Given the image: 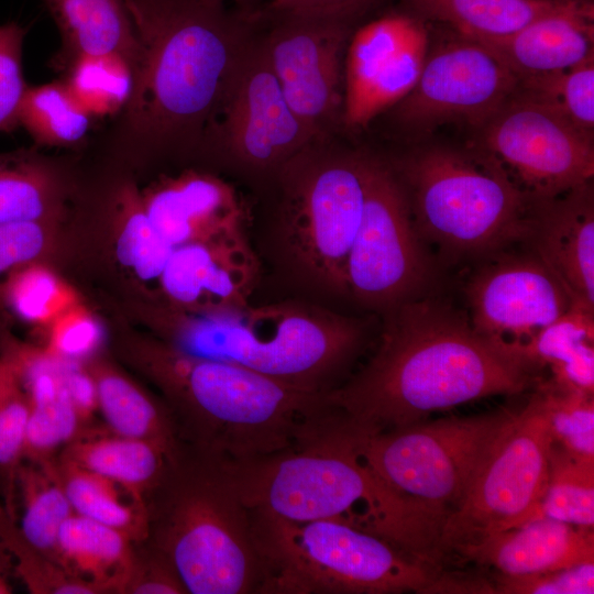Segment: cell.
<instances>
[{
    "mask_svg": "<svg viewBox=\"0 0 594 594\" xmlns=\"http://www.w3.org/2000/svg\"><path fill=\"white\" fill-rule=\"evenodd\" d=\"M384 314L375 353L326 393L341 421L356 432L406 427L439 410L520 394L540 383V365L482 336L444 301L417 297Z\"/></svg>",
    "mask_w": 594,
    "mask_h": 594,
    "instance_id": "1",
    "label": "cell"
},
{
    "mask_svg": "<svg viewBox=\"0 0 594 594\" xmlns=\"http://www.w3.org/2000/svg\"><path fill=\"white\" fill-rule=\"evenodd\" d=\"M139 41L125 128L166 143L197 136L243 58V31L208 0H125Z\"/></svg>",
    "mask_w": 594,
    "mask_h": 594,
    "instance_id": "2",
    "label": "cell"
},
{
    "mask_svg": "<svg viewBox=\"0 0 594 594\" xmlns=\"http://www.w3.org/2000/svg\"><path fill=\"white\" fill-rule=\"evenodd\" d=\"M157 374L177 411L180 441L228 462L273 455L308 443L339 416L327 392L301 389L243 366L185 354H157Z\"/></svg>",
    "mask_w": 594,
    "mask_h": 594,
    "instance_id": "3",
    "label": "cell"
},
{
    "mask_svg": "<svg viewBox=\"0 0 594 594\" xmlns=\"http://www.w3.org/2000/svg\"><path fill=\"white\" fill-rule=\"evenodd\" d=\"M145 502L146 540L187 593H260L264 568L252 514L224 461L182 443Z\"/></svg>",
    "mask_w": 594,
    "mask_h": 594,
    "instance_id": "4",
    "label": "cell"
},
{
    "mask_svg": "<svg viewBox=\"0 0 594 594\" xmlns=\"http://www.w3.org/2000/svg\"><path fill=\"white\" fill-rule=\"evenodd\" d=\"M224 463L251 513L293 522L341 521L430 562L404 507L363 462L340 420L297 448Z\"/></svg>",
    "mask_w": 594,
    "mask_h": 594,
    "instance_id": "5",
    "label": "cell"
},
{
    "mask_svg": "<svg viewBox=\"0 0 594 594\" xmlns=\"http://www.w3.org/2000/svg\"><path fill=\"white\" fill-rule=\"evenodd\" d=\"M174 348L228 362L311 392H328L359 352L362 320L322 307L283 301L193 312L175 321Z\"/></svg>",
    "mask_w": 594,
    "mask_h": 594,
    "instance_id": "6",
    "label": "cell"
},
{
    "mask_svg": "<svg viewBox=\"0 0 594 594\" xmlns=\"http://www.w3.org/2000/svg\"><path fill=\"white\" fill-rule=\"evenodd\" d=\"M516 411L424 420L365 435L348 429L363 462L402 504L430 557L441 564L439 538L493 446Z\"/></svg>",
    "mask_w": 594,
    "mask_h": 594,
    "instance_id": "7",
    "label": "cell"
},
{
    "mask_svg": "<svg viewBox=\"0 0 594 594\" xmlns=\"http://www.w3.org/2000/svg\"><path fill=\"white\" fill-rule=\"evenodd\" d=\"M260 593H425L441 573L391 541L334 520L293 522L255 513Z\"/></svg>",
    "mask_w": 594,
    "mask_h": 594,
    "instance_id": "8",
    "label": "cell"
},
{
    "mask_svg": "<svg viewBox=\"0 0 594 594\" xmlns=\"http://www.w3.org/2000/svg\"><path fill=\"white\" fill-rule=\"evenodd\" d=\"M392 168L421 240L458 256L491 253L526 240L530 201L482 151L431 146Z\"/></svg>",
    "mask_w": 594,
    "mask_h": 594,
    "instance_id": "9",
    "label": "cell"
},
{
    "mask_svg": "<svg viewBox=\"0 0 594 594\" xmlns=\"http://www.w3.org/2000/svg\"><path fill=\"white\" fill-rule=\"evenodd\" d=\"M370 156L314 153L284 163L280 240L295 274L344 294L345 266L365 201Z\"/></svg>",
    "mask_w": 594,
    "mask_h": 594,
    "instance_id": "10",
    "label": "cell"
},
{
    "mask_svg": "<svg viewBox=\"0 0 594 594\" xmlns=\"http://www.w3.org/2000/svg\"><path fill=\"white\" fill-rule=\"evenodd\" d=\"M553 443L543 382L516 411L483 461L439 538L441 562L488 537L541 517Z\"/></svg>",
    "mask_w": 594,
    "mask_h": 594,
    "instance_id": "11",
    "label": "cell"
},
{
    "mask_svg": "<svg viewBox=\"0 0 594 594\" xmlns=\"http://www.w3.org/2000/svg\"><path fill=\"white\" fill-rule=\"evenodd\" d=\"M430 274L397 176L391 166L370 156L363 213L345 266L346 295L385 312L419 297Z\"/></svg>",
    "mask_w": 594,
    "mask_h": 594,
    "instance_id": "12",
    "label": "cell"
},
{
    "mask_svg": "<svg viewBox=\"0 0 594 594\" xmlns=\"http://www.w3.org/2000/svg\"><path fill=\"white\" fill-rule=\"evenodd\" d=\"M479 129L481 151L529 201L556 197L593 179V139L538 102L515 94Z\"/></svg>",
    "mask_w": 594,
    "mask_h": 594,
    "instance_id": "13",
    "label": "cell"
},
{
    "mask_svg": "<svg viewBox=\"0 0 594 594\" xmlns=\"http://www.w3.org/2000/svg\"><path fill=\"white\" fill-rule=\"evenodd\" d=\"M518 89V79L480 42L458 37L428 52L420 76L396 106V119L413 130L449 122L481 128Z\"/></svg>",
    "mask_w": 594,
    "mask_h": 594,
    "instance_id": "14",
    "label": "cell"
},
{
    "mask_svg": "<svg viewBox=\"0 0 594 594\" xmlns=\"http://www.w3.org/2000/svg\"><path fill=\"white\" fill-rule=\"evenodd\" d=\"M349 24L285 16L261 46L295 114L317 138L342 119Z\"/></svg>",
    "mask_w": 594,
    "mask_h": 594,
    "instance_id": "15",
    "label": "cell"
},
{
    "mask_svg": "<svg viewBox=\"0 0 594 594\" xmlns=\"http://www.w3.org/2000/svg\"><path fill=\"white\" fill-rule=\"evenodd\" d=\"M466 298L469 320L479 333L520 351L571 306L535 253L499 256L481 266L468 284Z\"/></svg>",
    "mask_w": 594,
    "mask_h": 594,
    "instance_id": "16",
    "label": "cell"
},
{
    "mask_svg": "<svg viewBox=\"0 0 594 594\" xmlns=\"http://www.w3.org/2000/svg\"><path fill=\"white\" fill-rule=\"evenodd\" d=\"M428 54V32L407 14H389L360 28L344 59L342 120L362 128L397 105L416 85Z\"/></svg>",
    "mask_w": 594,
    "mask_h": 594,
    "instance_id": "17",
    "label": "cell"
},
{
    "mask_svg": "<svg viewBox=\"0 0 594 594\" xmlns=\"http://www.w3.org/2000/svg\"><path fill=\"white\" fill-rule=\"evenodd\" d=\"M219 110L227 147L253 168L284 164L316 140L290 108L262 48L245 52Z\"/></svg>",
    "mask_w": 594,
    "mask_h": 594,
    "instance_id": "18",
    "label": "cell"
},
{
    "mask_svg": "<svg viewBox=\"0 0 594 594\" xmlns=\"http://www.w3.org/2000/svg\"><path fill=\"white\" fill-rule=\"evenodd\" d=\"M260 274L243 230L175 246L160 277L168 299L194 312L249 305Z\"/></svg>",
    "mask_w": 594,
    "mask_h": 594,
    "instance_id": "19",
    "label": "cell"
},
{
    "mask_svg": "<svg viewBox=\"0 0 594 594\" xmlns=\"http://www.w3.org/2000/svg\"><path fill=\"white\" fill-rule=\"evenodd\" d=\"M528 240L568 294L571 306L594 312V190L592 180L556 197L530 201Z\"/></svg>",
    "mask_w": 594,
    "mask_h": 594,
    "instance_id": "20",
    "label": "cell"
},
{
    "mask_svg": "<svg viewBox=\"0 0 594 594\" xmlns=\"http://www.w3.org/2000/svg\"><path fill=\"white\" fill-rule=\"evenodd\" d=\"M593 16V4L576 0L510 34L471 38L520 81L562 72L594 57Z\"/></svg>",
    "mask_w": 594,
    "mask_h": 594,
    "instance_id": "21",
    "label": "cell"
},
{
    "mask_svg": "<svg viewBox=\"0 0 594 594\" xmlns=\"http://www.w3.org/2000/svg\"><path fill=\"white\" fill-rule=\"evenodd\" d=\"M154 229L173 246L243 230L244 207L235 189L206 174L163 182L143 201Z\"/></svg>",
    "mask_w": 594,
    "mask_h": 594,
    "instance_id": "22",
    "label": "cell"
},
{
    "mask_svg": "<svg viewBox=\"0 0 594 594\" xmlns=\"http://www.w3.org/2000/svg\"><path fill=\"white\" fill-rule=\"evenodd\" d=\"M518 576L594 562L593 529L541 516L495 534L461 557Z\"/></svg>",
    "mask_w": 594,
    "mask_h": 594,
    "instance_id": "23",
    "label": "cell"
},
{
    "mask_svg": "<svg viewBox=\"0 0 594 594\" xmlns=\"http://www.w3.org/2000/svg\"><path fill=\"white\" fill-rule=\"evenodd\" d=\"M56 26L62 46L54 58L57 70L87 56L117 55L132 67L139 41L125 0H43Z\"/></svg>",
    "mask_w": 594,
    "mask_h": 594,
    "instance_id": "24",
    "label": "cell"
},
{
    "mask_svg": "<svg viewBox=\"0 0 594 594\" xmlns=\"http://www.w3.org/2000/svg\"><path fill=\"white\" fill-rule=\"evenodd\" d=\"M8 355L30 400L23 460L48 462L51 453L77 437L81 424L63 380L67 360L22 353Z\"/></svg>",
    "mask_w": 594,
    "mask_h": 594,
    "instance_id": "25",
    "label": "cell"
},
{
    "mask_svg": "<svg viewBox=\"0 0 594 594\" xmlns=\"http://www.w3.org/2000/svg\"><path fill=\"white\" fill-rule=\"evenodd\" d=\"M130 542L121 531L73 513L59 529L55 563L96 593L124 592L134 563Z\"/></svg>",
    "mask_w": 594,
    "mask_h": 594,
    "instance_id": "26",
    "label": "cell"
},
{
    "mask_svg": "<svg viewBox=\"0 0 594 594\" xmlns=\"http://www.w3.org/2000/svg\"><path fill=\"white\" fill-rule=\"evenodd\" d=\"M178 450L114 433L112 437H76L66 446L62 458L145 497L162 479Z\"/></svg>",
    "mask_w": 594,
    "mask_h": 594,
    "instance_id": "27",
    "label": "cell"
},
{
    "mask_svg": "<svg viewBox=\"0 0 594 594\" xmlns=\"http://www.w3.org/2000/svg\"><path fill=\"white\" fill-rule=\"evenodd\" d=\"M55 470L74 513L121 531L131 541L146 540L144 496L64 458Z\"/></svg>",
    "mask_w": 594,
    "mask_h": 594,
    "instance_id": "28",
    "label": "cell"
},
{
    "mask_svg": "<svg viewBox=\"0 0 594 594\" xmlns=\"http://www.w3.org/2000/svg\"><path fill=\"white\" fill-rule=\"evenodd\" d=\"M593 340L594 312L570 306L522 350L541 367L550 366L557 386L593 395Z\"/></svg>",
    "mask_w": 594,
    "mask_h": 594,
    "instance_id": "29",
    "label": "cell"
},
{
    "mask_svg": "<svg viewBox=\"0 0 594 594\" xmlns=\"http://www.w3.org/2000/svg\"><path fill=\"white\" fill-rule=\"evenodd\" d=\"M576 0H409L425 18L447 23L462 35L503 36L564 10Z\"/></svg>",
    "mask_w": 594,
    "mask_h": 594,
    "instance_id": "30",
    "label": "cell"
},
{
    "mask_svg": "<svg viewBox=\"0 0 594 594\" xmlns=\"http://www.w3.org/2000/svg\"><path fill=\"white\" fill-rule=\"evenodd\" d=\"M20 497L21 517L16 531L24 543L55 563L62 525L74 513L50 462H21L15 476L14 501Z\"/></svg>",
    "mask_w": 594,
    "mask_h": 594,
    "instance_id": "31",
    "label": "cell"
},
{
    "mask_svg": "<svg viewBox=\"0 0 594 594\" xmlns=\"http://www.w3.org/2000/svg\"><path fill=\"white\" fill-rule=\"evenodd\" d=\"M91 119L63 79L28 86L19 110V127L44 146H76L87 138Z\"/></svg>",
    "mask_w": 594,
    "mask_h": 594,
    "instance_id": "32",
    "label": "cell"
},
{
    "mask_svg": "<svg viewBox=\"0 0 594 594\" xmlns=\"http://www.w3.org/2000/svg\"><path fill=\"white\" fill-rule=\"evenodd\" d=\"M96 387L98 405L113 433L158 442L172 450L179 448L180 439L170 415L129 381L106 374Z\"/></svg>",
    "mask_w": 594,
    "mask_h": 594,
    "instance_id": "33",
    "label": "cell"
},
{
    "mask_svg": "<svg viewBox=\"0 0 594 594\" xmlns=\"http://www.w3.org/2000/svg\"><path fill=\"white\" fill-rule=\"evenodd\" d=\"M541 515L593 529L594 461L579 459L552 443Z\"/></svg>",
    "mask_w": 594,
    "mask_h": 594,
    "instance_id": "34",
    "label": "cell"
},
{
    "mask_svg": "<svg viewBox=\"0 0 594 594\" xmlns=\"http://www.w3.org/2000/svg\"><path fill=\"white\" fill-rule=\"evenodd\" d=\"M516 94L594 139V57L562 72L520 80Z\"/></svg>",
    "mask_w": 594,
    "mask_h": 594,
    "instance_id": "35",
    "label": "cell"
},
{
    "mask_svg": "<svg viewBox=\"0 0 594 594\" xmlns=\"http://www.w3.org/2000/svg\"><path fill=\"white\" fill-rule=\"evenodd\" d=\"M61 72L63 80L92 118L124 109L130 98L133 70L120 56L80 57Z\"/></svg>",
    "mask_w": 594,
    "mask_h": 594,
    "instance_id": "36",
    "label": "cell"
},
{
    "mask_svg": "<svg viewBox=\"0 0 594 594\" xmlns=\"http://www.w3.org/2000/svg\"><path fill=\"white\" fill-rule=\"evenodd\" d=\"M50 200L47 175L33 150L0 153V224L40 221Z\"/></svg>",
    "mask_w": 594,
    "mask_h": 594,
    "instance_id": "37",
    "label": "cell"
},
{
    "mask_svg": "<svg viewBox=\"0 0 594 594\" xmlns=\"http://www.w3.org/2000/svg\"><path fill=\"white\" fill-rule=\"evenodd\" d=\"M30 400L14 363L7 355L0 361V482L7 513L14 515L16 471L23 448Z\"/></svg>",
    "mask_w": 594,
    "mask_h": 594,
    "instance_id": "38",
    "label": "cell"
},
{
    "mask_svg": "<svg viewBox=\"0 0 594 594\" xmlns=\"http://www.w3.org/2000/svg\"><path fill=\"white\" fill-rule=\"evenodd\" d=\"M553 442L572 455L594 461L593 395L543 382Z\"/></svg>",
    "mask_w": 594,
    "mask_h": 594,
    "instance_id": "39",
    "label": "cell"
},
{
    "mask_svg": "<svg viewBox=\"0 0 594 594\" xmlns=\"http://www.w3.org/2000/svg\"><path fill=\"white\" fill-rule=\"evenodd\" d=\"M173 246L154 229L143 204L132 201L117 243L121 264L132 267L143 280L160 279Z\"/></svg>",
    "mask_w": 594,
    "mask_h": 594,
    "instance_id": "40",
    "label": "cell"
},
{
    "mask_svg": "<svg viewBox=\"0 0 594 594\" xmlns=\"http://www.w3.org/2000/svg\"><path fill=\"white\" fill-rule=\"evenodd\" d=\"M26 29L16 22L0 25V132L19 128V110L28 88L23 75Z\"/></svg>",
    "mask_w": 594,
    "mask_h": 594,
    "instance_id": "41",
    "label": "cell"
},
{
    "mask_svg": "<svg viewBox=\"0 0 594 594\" xmlns=\"http://www.w3.org/2000/svg\"><path fill=\"white\" fill-rule=\"evenodd\" d=\"M493 584L498 594H593L594 562L530 575L495 573Z\"/></svg>",
    "mask_w": 594,
    "mask_h": 594,
    "instance_id": "42",
    "label": "cell"
},
{
    "mask_svg": "<svg viewBox=\"0 0 594 594\" xmlns=\"http://www.w3.org/2000/svg\"><path fill=\"white\" fill-rule=\"evenodd\" d=\"M4 290V297L13 311L31 321L47 315L57 285L47 272L32 267L12 274Z\"/></svg>",
    "mask_w": 594,
    "mask_h": 594,
    "instance_id": "43",
    "label": "cell"
},
{
    "mask_svg": "<svg viewBox=\"0 0 594 594\" xmlns=\"http://www.w3.org/2000/svg\"><path fill=\"white\" fill-rule=\"evenodd\" d=\"M44 246V231L38 221L0 224V276L36 258Z\"/></svg>",
    "mask_w": 594,
    "mask_h": 594,
    "instance_id": "44",
    "label": "cell"
},
{
    "mask_svg": "<svg viewBox=\"0 0 594 594\" xmlns=\"http://www.w3.org/2000/svg\"><path fill=\"white\" fill-rule=\"evenodd\" d=\"M124 593L179 594L187 592L168 560L150 547L139 562L134 554L133 569Z\"/></svg>",
    "mask_w": 594,
    "mask_h": 594,
    "instance_id": "45",
    "label": "cell"
},
{
    "mask_svg": "<svg viewBox=\"0 0 594 594\" xmlns=\"http://www.w3.org/2000/svg\"><path fill=\"white\" fill-rule=\"evenodd\" d=\"M372 0H270L284 16L324 19L350 24Z\"/></svg>",
    "mask_w": 594,
    "mask_h": 594,
    "instance_id": "46",
    "label": "cell"
},
{
    "mask_svg": "<svg viewBox=\"0 0 594 594\" xmlns=\"http://www.w3.org/2000/svg\"><path fill=\"white\" fill-rule=\"evenodd\" d=\"M100 340V328L91 320L80 319L65 326L55 344L59 358L76 361L96 350Z\"/></svg>",
    "mask_w": 594,
    "mask_h": 594,
    "instance_id": "47",
    "label": "cell"
},
{
    "mask_svg": "<svg viewBox=\"0 0 594 594\" xmlns=\"http://www.w3.org/2000/svg\"><path fill=\"white\" fill-rule=\"evenodd\" d=\"M63 380L82 424L98 405L96 383L72 360L66 362Z\"/></svg>",
    "mask_w": 594,
    "mask_h": 594,
    "instance_id": "48",
    "label": "cell"
},
{
    "mask_svg": "<svg viewBox=\"0 0 594 594\" xmlns=\"http://www.w3.org/2000/svg\"><path fill=\"white\" fill-rule=\"evenodd\" d=\"M11 588L6 579L2 566L0 565V593H10Z\"/></svg>",
    "mask_w": 594,
    "mask_h": 594,
    "instance_id": "49",
    "label": "cell"
},
{
    "mask_svg": "<svg viewBox=\"0 0 594 594\" xmlns=\"http://www.w3.org/2000/svg\"><path fill=\"white\" fill-rule=\"evenodd\" d=\"M208 1H211V2H215V3H220V4H222L223 1H226V0H208Z\"/></svg>",
    "mask_w": 594,
    "mask_h": 594,
    "instance_id": "50",
    "label": "cell"
}]
</instances>
